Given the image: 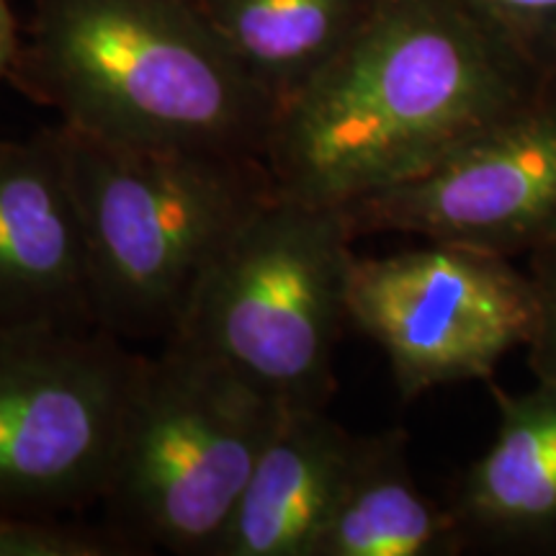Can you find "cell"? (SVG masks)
Returning <instances> with one entry per match:
<instances>
[{"mask_svg":"<svg viewBox=\"0 0 556 556\" xmlns=\"http://www.w3.org/2000/svg\"><path fill=\"white\" fill-rule=\"evenodd\" d=\"M533 101L503 41L456 0H379L276 109L266 165L283 197L343 206L420 176Z\"/></svg>","mask_w":556,"mask_h":556,"instance_id":"6da1fadb","label":"cell"},{"mask_svg":"<svg viewBox=\"0 0 556 556\" xmlns=\"http://www.w3.org/2000/svg\"><path fill=\"white\" fill-rule=\"evenodd\" d=\"M9 83L135 150L266 160L276 101L191 0H31Z\"/></svg>","mask_w":556,"mask_h":556,"instance_id":"7a4b0ae2","label":"cell"},{"mask_svg":"<svg viewBox=\"0 0 556 556\" xmlns=\"http://www.w3.org/2000/svg\"><path fill=\"white\" fill-rule=\"evenodd\" d=\"M101 330L168 343L229 240L276 193L263 157L135 150L58 122Z\"/></svg>","mask_w":556,"mask_h":556,"instance_id":"3957f363","label":"cell"},{"mask_svg":"<svg viewBox=\"0 0 556 556\" xmlns=\"http://www.w3.org/2000/svg\"><path fill=\"white\" fill-rule=\"evenodd\" d=\"M340 206L274 193L229 240L170 340L281 407L328 409L356 261Z\"/></svg>","mask_w":556,"mask_h":556,"instance_id":"277c9868","label":"cell"},{"mask_svg":"<svg viewBox=\"0 0 556 556\" xmlns=\"http://www.w3.org/2000/svg\"><path fill=\"white\" fill-rule=\"evenodd\" d=\"M283 409L197 348L163 343L116 443L103 523L137 554L214 556Z\"/></svg>","mask_w":556,"mask_h":556,"instance_id":"5b68a950","label":"cell"},{"mask_svg":"<svg viewBox=\"0 0 556 556\" xmlns=\"http://www.w3.org/2000/svg\"><path fill=\"white\" fill-rule=\"evenodd\" d=\"M144 364L101 328L0 325V510L101 503Z\"/></svg>","mask_w":556,"mask_h":556,"instance_id":"8992f818","label":"cell"},{"mask_svg":"<svg viewBox=\"0 0 556 556\" xmlns=\"http://www.w3.org/2000/svg\"><path fill=\"white\" fill-rule=\"evenodd\" d=\"M348 323L384 353L402 402L490 381L533 332V291L513 258L430 242L353 261Z\"/></svg>","mask_w":556,"mask_h":556,"instance_id":"52a82bcc","label":"cell"},{"mask_svg":"<svg viewBox=\"0 0 556 556\" xmlns=\"http://www.w3.org/2000/svg\"><path fill=\"white\" fill-rule=\"evenodd\" d=\"M353 238L415 235L516 255L556 232V106L533 101L420 176L343 204Z\"/></svg>","mask_w":556,"mask_h":556,"instance_id":"ba28073f","label":"cell"},{"mask_svg":"<svg viewBox=\"0 0 556 556\" xmlns=\"http://www.w3.org/2000/svg\"><path fill=\"white\" fill-rule=\"evenodd\" d=\"M0 325L99 328L58 129L0 139Z\"/></svg>","mask_w":556,"mask_h":556,"instance_id":"9c48e42d","label":"cell"},{"mask_svg":"<svg viewBox=\"0 0 556 556\" xmlns=\"http://www.w3.org/2000/svg\"><path fill=\"white\" fill-rule=\"evenodd\" d=\"M497 428L448 497L467 548L556 554V384L492 387Z\"/></svg>","mask_w":556,"mask_h":556,"instance_id":"30bf717a","label":"cell"},{"mask_svg":"<svg viewBox=\"0 0 556 556\" xmlns=\"http://www.w3.org/2000/svg\"><path fill=\"white\" fill-rule=\"evenodd\" d=\"M353 438L328 409H283L214 556H315Z\"/></svg>","mask_w":556,"mask_h":556,"instance_id":"8fae6325","label":"cell"},{"mask_svg":"<svg viewBox=\"0 0 556 556\" xmlns=\"http://www.w3.org/2000/svg\"><path fill=\"white\" fill-rule=\"evenodd\" d=\"M409 438L392 428L353 438L315 556H456L467 552L446 503L415 482Z\"/></svg>","mask_w":556,"mask_h":556,"instance_id":"7c38bea8","label":"cell"},{"mask_svg":"<svg viewBox=\"0 0 556 556\" xmlns=\"http://www.w3.org/2000/svg\"><path fill=\"white\" fill-rule=\"evenodd\" d=\"M245 73L276 101L304 88L379 0H191Z\"/></svg>","mask_w":556,"mask_h":556,"instance_id":"4fadbf2b","label":"cell"},{"mask_svg":"<svg viewBox=\"0 0 556 556\" xmlns=\"http://www.w3.org/2000/svg\"><path fill=\"white\" fill-rule=\"evenodd\" d=\"M137 552L106 523L18 516L0 510V556H135Z\"/></svg>","mask_w":556,"mask_h":556,"instance_id":"5bb4252c","label":"cell"},{"mask_svg":"<svg viewBox=\"0 0 556 556\" xmlns=\"http://www.w3.org/2000/svg\"><path fill=\"white\" fill-rule=\"evenodd\" d=\"M526 276L533 291V332L528 368L544 384H556V232L526 253Z\"/></svg>","mask_w":556,"mask_h":556,"instance_id":"9a60e30c","label":"cell"},{"mask_svg":"<svg viewBox=\"0 0 556 556\" xmlns=\"http://www.w3.org/2000/svg\"><path fill=\"white\" fill-rule=\"evenodd\" d=\"M456 3L500 41L513 31L528 39L548 37L556 41V0H456Z\"/></svg>","mask_w":556,"mask_h":556,"instance_id":"2e32d148","label":"cell"},{"mask_svg":"<svg viewBox=\"0 0 556 556\" xmlns=\"http://www.w3.org/2000/svg\"><path fill=\"white\" fill-rule=\"evenodd\" d=\"M21 47L18 21L13 16L9 0H0V80H9L13 62Z\"/></svg>","mask_w":556,"mask_h":556,"instance_id":"e0dca14e","label":"cell"}]
</instances>
